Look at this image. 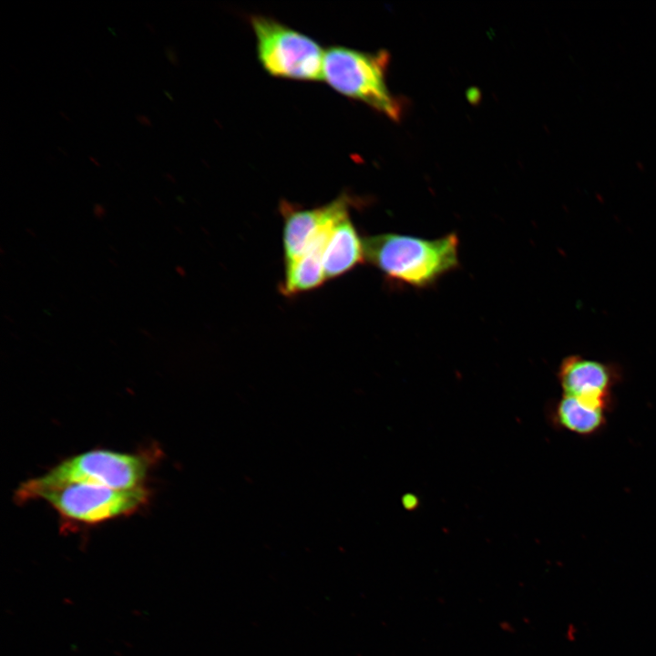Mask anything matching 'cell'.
Wrapping results in <instances>:
<instances>
[{"mask_svg": "<svg viewBox=\"0 0 656 656\" xmlns=\"http://www.w3.org/2000/svg\"><path fill=\"white\" fill-rule=\"evenodd\" d=\"M365 261L364 240L351 220L350 215L332 229L323 253L326 280L347 273Z\"/></svg>", "mask_w": 656, "mask_h": 656, "instance_id": "9", "label": "cell"}, {"mask_svg": "<svg viewBox=\"0 0 656 656\" xmlns=\"http://www.w3.org/2000/svg\"><path fill=\"white\" fill-rule=\"evenodd\" d=\"M365 261L394 282L424 288L456 269L458 237L425 239L397 233L363 238Z\"/></svg>", "mask_w": 656, "mask_h": 656, "instance_id": "1", "label": "cell"}, {"mask_svg": "<svg viewBox=\"0 0 656 656\" xmlns=\"http://www.w3.org/2000/svg\"><path fill=\"white\" fill-rule=\"evenodd\" d=\"M59 114H60V116H61L63 118L67 119V121L70 120V118H68V116H67V114H65L63 111H60Z\"/></svg>", "mask_w": 656, "mask_h": 656, "instance_id": "17", "label": "cell"}, {"mask_svg": "<svg viewBox=\"0 0 656 656\" xmlns=\"http://www.w3.org/2000/svg\"><path fill=\"white\" fill-rule=\"evenodd\" d=\"M163 175H164L165 178L169 179V180L174 181V179H173V177L171 176V174H169V173H163Z\"/></svg>", "mask_w": 656, "mask_h": 656, "instance_id": "18", "label": "cell"}, {"mask_svg": "<svg viewBox=\"0 0 656 656\" xmlns=\"http://www.w3.org/2000/svg\"><path fill=\"white\" fill-rule=\"evenodd\" d=\"M150 495L146 487L118 490L77 482L44 486L29 479L21 483L15 498L17 503L42 499L67 522L96 525L132 515L146 506Z\"/></svg>", "mask_w": 656, "mask_h": 656, "instance_id": "2", "label": "cell"}, {"mask_svg": "<svg viewBox=\"0 0 656 656\" xmlns=\"http://www.w3.org/2000/svg\"><path fill=\"white\" fill-rule=\"evenodd\" d=\"M389 58L384 50L371 53L333 46L324 50L323 80L338 93L398 120L401 106L385 79Z\"/></svg>", "mask_w": 656, "mask_h": 656, "instance_id": "3", "label": "cell"}, {"mask_svg": "<svg viewBox=\"0 0 656 656\" xmlns=\"http://www.w3.org/2000/svg\"><path fill=\"white\" fill-rule=\"evenodd\" d=\"M165 55L170 63L177 65L176 54L171 46H165Z\"/></svg>", "mask_w": 656, "mask_h": 656, "instance_id": "12", "label": "cell"}, {"mask_svg": "<svg viewBox=\"0 0 656 656\" xmlns=\"http://www.w3.org/2000/svg\"><path fill=\"white\" fill-rule=\"evenodd\" d=\"M105 211H106V210H105V209H104V207H103L102 205H100V204H96V205L94 206V213H95L96 216H97V217H103L104 214H105Z\"/></svg>", "mask_w": 656, "mask_h": 656, "instance_id": "14", "label": "cell"}, {"mask_svg": "<svg viewBox=\"0 0 656 656\" xmlns=\"http://www.w3.org/2000/svg\"><path fill=\"white\" fill-rule=\"evenodd\" d=\"M403 507L409 511L415 510L419 506V498L413 493H406L402 497Z\"/></svg>", "mask_w": 656, "mask_h": 656, "instance_id": "11", "label": "cell"}, {"mask_svg": "<svg viewBox=\"0 0 656 656\" xmlns=\"http://www.w3.org/2000/svg\"><path fill=\"white\" fill-rule=\"evenodd\" d=\"M353 204L352 197L345 192L329 203L312 209H302L282 200L280 212L283 220L284 261L299 257L323 230L349 216Z\"/></svg>", "mask_w": 656, "mask_h": 656, "instance_id": "6", "label": "cell"}, {"mask_svg": "<svg viewBox=\"0 0 656 656\" xmlns=\"http://www.w3.org/2000/svg\"><path fill=\"white\" fill-rule=\"evenodd\" d=\"M164 93L166 94L167 97H169V98L170 100H172V97H170V94H169V92L164 91Z\"/></svg>", "mask_w": 656, "mask_h": 656, "instance_id": "19", "label": "cell"}, {"mask_svg": "<svg viewBox=\"0 0 656 656\" xmlns=\"http://www.w3.org/2000/svg\"><path fill=\"white\" fill-rule=\"evenodd\" d=\"M88 159H89V160H90L93 164H95L97 167H100V164H99V162L97 161V159H95V158H93V157H91V156H89Z\"/></svg>", "mask_w": 656, "mask_h": 656, "instance_id": "15", "label": "cell"}, {"mask_svg": "<svg viewBox=\"0 0 656 656\" xmlns=\"http://www.w3.org/2000/svg\"><path fill=\"white\" fill-rule=\"evenodd\" d=\"M258 59L270 75L293 80H323L324 50L312 37L268 16L250 19Z\"/></svg>", "mask_w": 656, "mask_h": 656, "instance_id": "4", "label": "cell"}, {"mask_svg": "<svg viewBox=\"0 0 656 656\" xmlns=\"http://www.w3.org/2000/svg\"><path fill=\"white\" fill-rule=\"evenodd\" d=\"M145 25L151 33L155 34L154 26L152 25H150L149 23H146Z\"/></svg>", "mask_w": 656, "mask_h": 656, "instance_id": "16", "label": "cell"}, {"mask_svg": "<svg viewBox=\"0 0 656 656\" xmlns=\"http://www.w3.org/2000/svg\"><path fill=\"white\" fill-rule=\"evenodd\" d=\"M136 118L141 125H143L145 127H149V128L153 127V124L150 121V119L149 118V117H147L145 115H142V114L136 115Z\"/></svg>", "mask_w": 656, "mask_h": 656, "instance_id": "13", "label": "cell"}, {"mask_svg": "<svg viewBox=\"0 0 656 656\" xmlns=\"http://www.w3.org/2000/svg\"><path fill=\"white\" fill-rule=\"evenodd\" d=\"M153 459L145 452L95 449L67 458L31 479L44 486L77 482L118 490L136 489L145 487Z\"/></svg>", "mask_w": 656, "mask_h": 656, "instance_id": "5", "label": "cell"}, {"mask_svg": "<svg viewBox=\"0 0 656 656\" xmlns=\"http://www.w3.org/2000/svg\"><path fill=\"white\" fill-rule=\"evenodd\" d=\"M336 223L323 230L302 254L285 262L284 278L280 286L283 295L290 297L311 292L327 281L323 271V253L330 232Z\"/></svg>", "mask_w": 656, "mask_h": 656, "instance_id": "8", "label": "cell"}, {"mask_svg": "<svg viewBox=\"0 0 656 656\" xmlns=\"http://www.w3.org/2000/svg\"><path fill=\"white\" fill-rule=\"evenodd\" d=\"M609 411L591 406L581 400L562 395L550 409L554 425L580 436H589L602 430Z\"/></svg>", "mask_w": 656, "mask_h": 656, "instance_id": "10", "label": "cell"}, {"mask_svg": "<svg viewBox=\"0 0 656 656\" xmlns=\"http://www.w3.org/2000/svg\"><path fill=\"white\" fill-rule=\"evenodd\" d=\"M558 379L563 395L610 411L612 389L619 382L620 372L612 364L571 355L561 362Z\"/></svg>", "mask_w": 656, "mask_h": 656, "instance_id": "7", "label": "cell"}]
</instances>
